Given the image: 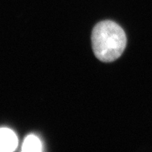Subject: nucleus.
<instances>
[{"mask_svg": "<svg viewBox=\"0 0 152 152\" xmlns=\"http://www.w3.org/2000/svg\"><path fill=\"white\" fill-rule=\"evenodd\" d=\"M42 143L39 139L35 135L30 134L25 139L22 146L23 151H41Z\"/></svg>", "mask_w": 152, "mask_h": 152, "instance_id": "obj_3", "label": "nucleus"}, {"mask_svg": "<svg viewBox=\"0 0 152 152\" xmlns=\"http://www.w3.org/2000/svg\"><path fill=\"white\" fill-rule=\"evenodd\" d=\"M18 146V138L13 130L0 128V152L14 151Z\"/></svg>", "mask_w": 152, "mask_h": 152, "instance_id": "obj_2", "label": "nucleus"}, {"mask_svg": "<svg viewBox=\"0 0 152 152\" xmlns=\"http://www.w3.org/2000/svg\"><path fill=\"white\" fill-rule=\"evenodd\" d=\"M94 53L98 59L111 62L124 52L127 37L123 28L111 20H104L94 26L92 34Z\"/></svg>", "mask_w": 152, "mask_h": 152, "instance_id": "obj_1", "label": "nucleus"}]
</instances>
